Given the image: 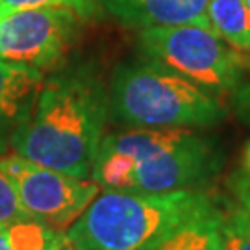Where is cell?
I'll list each match as a JSON object with an SVG mask.
<instances>
[{
    "label": "cell",
    "mask_w": 250,
    "mask_h": 250,
    "mask_svg": "<svg viewBox=\"0 0 250 250\" xmlns=\"http://www.w3.org/2000/svg\"><path fill=\"white\" fill-rule=\"evenodd\" d=\"M109 115V95L87 69L62 72L41 85L11 148L28 161L71 176H91Z\"/></svg>",
    "instance_id": "cell-1"
},
{
    "label": "cell",
    "mask_w": 250,
    "mask_h": 250,
    "mask_svg": "<svg viewBox=\"0 0 250 250\" xmlns=\"http://www.w3.org/2000/svg\"><path fill=\"white\" fill-rule=\"evenodd\" d=\"M221 165L213 141L191 128H130L102 137L91 176L109 191H200Z\"/></svg>",
    "instance_id": "cell-2"
},
{
    "label": "cell",
    "mask_w": 250,
    "mask_h": 250,
    "mask_svg": "<svg viewBox=\"0 0 250 250\" xmlns=\"http://www.w3.org/2000/svg\"><path fill=\"white\" fill-rule=\"evenodd\" d=\"M213 206L200 191L97 195L67 232L74 250H143L161 235Z\"/></svg>",
    "instance_id": "cell-3"
},
{
    "label": "cell",
    "mask_w": 250,
    "mask_h": 250,
    "mask_svg": "<svg viewBox=\"0 0 250 250\" xmlns=\"http://www.w3.org/2000/svg\"><path fill=\"white\" fill-rule=\"evenodd\" d=\"M109 117L130 128H202L224 117L209 91L156 62L121 65L109 91Z\"/></svg>",
    "instance_id": "cell-4"
},
{
    "label": "cell",
    "mask_w": 250,
    "mask_h": 250,
    "mask_svg": "<svg viewBox=\"0 0 250 250\" xmlns=\"http://www.w3.org/2000/svg\"><path fill=\"white\" fill-rule=\"evenodd\" d=\"M139 45L152 62L206 91H230L241 76L237 54L202 24L145 28L139 32Z\"/></svg>",
    "instance_id": "cell-5"
},
{
    "label": "cell",
    "mask_w": 250,
    "mask_h": 250,
    "mask_svg": "<svg viewBox=\"0 0 250 250\" xmlns=\"http://www.w3.org/2000/svg\"><path fill=\"white\" fill-rule=\"evenodd\" d=\"M0 169L13 182L24 211L60 232L80 219L100 191L97 182L48 169L17 154L0 156Z\"/></svg>",
    "instance_id": "cell-6"
},
{
    "label": "cell",
    "mask_w": 250,
    "mask_h": 250,
    "mask_svg": "<svg viewBox=\"0 0 250 250\" xmlns=\"http://www.w3.org/2000/svg\"><path fill=\"white\" fill-rule=\"evenodd\" d=\"M78 17L63 8L8 9L0 17V60L52 67L76 36Z\"/></svg>",
    "instance_id": "cell-7"
},
{
    "label": "cell",
    "mask_w": 250,
    "mask_h": 250,
    "mask_svg": "<svg viewBox=\"0 0 250 250\" xmlns=\"http://www.w3.org/2000/svg\"><path fill=\"white\" fill-rule=\"evenodd\" d=\"M117 21L130 28L180 26L208 22L209 0H95Z\"/></svg>",
    "instance_id": "cell-8"
},
{
    "label": "cell",
    "mask_w": 250,
    "mask_h": 250,
    "mask_svg": "<svg viewBox=\"0 0 250 250\" xmlns=\"http://www.w3.org/2000/svg\"><path fill=\"white\" fill-rule=\"evenodd\" d=\"M41 85V69L0 60V156L11 148L13 135L32 111Z\"/></svg>",
    "instance_id": "cell-9"
},
{
    "label": "cell",
    "mask_w": 250,
    "mask_h": 250,
    "mask_svg": "<svg viewBox=\"0 0 250 250\" xmlns=\"http://www.w3.org/2000/svg\"><path fill=\"white\" fill-rule=\"evenodd\" d=\"M223 217L217 206H209L143 250H223Z\"/></svg>",
    "instance_id": "cell-10"
},
{
    "label": "cell",
    "mask_w": 250,
    "mask_h": 250,
    "mask_svg": "<svg viewBox=\"0 0 250 250\" xmlns=\"http://www.w3.org/2000/svg\"><path fill=\"white\" fill-rule=\"evenodd\" d=\"M209 28L224 43L239 50H250V9L245 0H209L208 2Z\"/></svg>",
    "instance_id": "cell-11"
},
{
    "label": "cell",
    "mask_w": 250,
    "mask_h": 250,
    "mask_svg": "<svg viewBox=\"0 0 250 250\" xmlns=\"http://www.w3.org/2000/svg\"><path fill=\"white\" fill-rule=\"evenodd\" d=\"M67 245V233L36 219L0 224V250H62Z\"/></svg>",
    "instance_id": "cell-12"
},
{
    "label": "cell",
    "mask_w": 250,
    "mask_h": 250,
    "mask_svg": "<svg viewBox=\"0 0 250 250\" xmlns=\"http://www.w3.org/2000/svg\"><path fill=\"white\" fill-rule=\"evenodd\" d=\"M223 250H250V211L235 208L223 217Z\"/></svg>",
    "instance_id": "cell-13"
},
{
    "label": "cell",
    "mask_w": 250,
    "mask_h": 250,
    "mask_svg": "<svg viewBox=\"0 0 250 250\" xmlns=\"http://www.w3.org/2000/svg\"><path fill=\"white\" fill-rule=\"evenodd\" d=\"M4 9H34V8H63L72 9L80 17L89 15L97 8L95 0H0Z\"/></svg>",
    "instance_id": "cell-14"
},
{
    "label": "cell",
    "mask_w": 250,
    "mask_h": 250,
    "mask_svg": "<svg viewBox=\"0 0 250 250\" xmlns=\"http://www.w3.org/2000/svg\"><path fill=\"white\" fill-rule=\"evenodd\" d=\"M21 219H32V217L24 211L21 204L13 182L0 169V224H8Z\"/></svg>",
    "instance_id": "cell-15"
},
{
    "label": "cell",
    "mask_w": 250,
    "mask_h": 250,
    "mask_svg": "<svg viewBox=\"0 0 250 250\" xmlns=\"http://www.w3.org/2000/svg\"><path fill=\"white\" fill-rule=\"evenodd\" d=\"M228 186L232 188L239 204L250 211V170L245 169L241 172H235L228 182Z\"/></svg>",
    "instance_id": "cell-16"
},
{
    "label": "cell",
    "mask_w": 250,
    "mask_h": 250,
    "mask_svg": "<svg viewBox=\"0 0 250 250\" xmlns=\"http://www.w3.org/2000/svg\"><path fill=\"white\" fill-rule=\"evenodd\" d=\"M245 169L247 170H250V143L247 145V148H245Z\"/></svg>",
    "instance_id": "cell-17"
},
{
    "label": "cell",
    "mask_w": 250,
    "mask_h": 250,
    "mask_svg": "<svg viewBox=\"0 0 250 250\" xmlns=\"http://www.w3.org/2000/svg\"><path fill=\"white\" fill-rule=\"evenodd\" d=\"M62 250H74V249H72V245H71V243H69V245H67V247H63Z\"/></svg>",
    "instance_id": "cell-18"
},
{
    "label": "cell",
    "mask_w": 250,
    "mask_h": 250,
    "mask_svg": "<svg viewBox=\"0 0 250 250\" xmlns=\"http://www.w3.org/2000/svg\"><path fill=\"white\" fill-rule=\"evenodd\" d=\"M6 11H8V9H4V8H0V17H2V15H4V13H6Z\"/></svg>",
    "instance_id": "cell-19"
},
{
    "label": "cell",
    "mask_w": 250,
    "mask_h": 250,
    "mask_svg": "<svg viewBox=\"0 0 250 250\" xmlns=\"http://www.w3.org/2000/svg\"><path fill=\"white\" fill-rule=\"evenodd\" d=\"M247 2V6H249V9H250V0H245Z\"/></svg>",
    "instance_id": "cell-20"
}]
</instances>
